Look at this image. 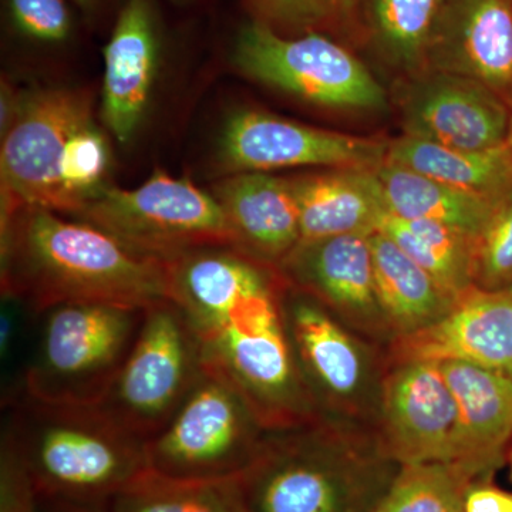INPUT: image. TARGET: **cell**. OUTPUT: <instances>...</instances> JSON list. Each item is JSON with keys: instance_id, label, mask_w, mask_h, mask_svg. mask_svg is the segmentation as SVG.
I'll use <instances>...</instances> for the list:
<instances>
[{"instance_id": "obj_1", "label": "cell", "mask_w": 512, "mask_h": 512, "mask_svg": "<svg viewBox=\"0 0 512 512\" xmlns=\"http://www.w3.org/2000/svg\"><path fill=\"white\" fill-rule=\"evenodd\" d=\"M2 295L33 312L73 302L147 309L171 301L167 259L89 222L35 207L2 215Z\"/></svg>"}, {"instance_id": "obj_2", "label": "cell", "mask_w": 512, "mask_h": 512, "mask_svg": "<svg viewBox=\"0 0 512 512\" xmlns=\"http://www.w3.org/2000/svg\"><path fill=\"white\" fill-rule=\"evenodd\" d=\"M399 468L376 431L318 420L269 431L235 481L248 512H375Z\"/></svg>"}, {"instance_id": "obj_3", "label": "cell", "mask_w": 512, "mask_h": 512, "mask_svg": "<svg viewBox=\"0 0 512 512\" xmlns=\"http://www.w3.org/2000/svg\"><path fill=\"white\" fill-rule=\"evenodd\" d=\"M2 409V443L15 451L40 497L107 505L148 470L146 441L100 406L16 399Z\"/></svg>"}, {"instance_id": "obj_4", "label": "cell", "mask_w": 512, "mask_h": 512, "mask_svg": "<svg viewBox=\"0 0 512 512\" xmlns=\"http://www.w3.org/2000/svg\"><path fill=\"white\" fill-rule=\"evenodd\" d=\"M284 278L190 323L202 365L228 380L268 430L320 420L303 383L281 311Z\"/></svg>"}, {"instance_id": "obj_5", "label": "cell", "mask_w": 512, "mask_h": 512, "mask_svg": "<svg viewBox=\"0 0 512 512\" xmlns=\"http://www.w3.org/2000/svg\"><path fill=\"white\" fill-rule=\"evenodd\" d=\"M146 309L73 302L37 313L16 399L99 406L133 348Z\"/></svg>"}, {"instance_id": "obj_6", "label": "cell", "mask_w": 512, "mask_h": 512, "mask_svg": "<svg viewBox=\"0 0 512 512\" xmlns=\"http://www.w3.org/2000/svg\"><path fill=\"white\" fill-rule=\"evenodd\" d=\"M281 311L296 366L320 419L377 433L387 349L357 335L313 296L288 284Z\"/></svg>"}, {"instance_id": "obj_7", "label": "cell", "mask_w": 512, "mask_h": 512, "mask_svg": "<svg viewBox=\"0 0 512 512\" xmlns=\"http://www.w3.org/2000/svg\"><path fill=\"white\" fill-rule=\"evenodd\" d=\"M269 431L228 380L202 365L177 412L147 441L148 470L180 480H234Z\"/></svg>"}, {"instance_id": "obj_8", "label": "cell", "mask_w": 512, "mask_h": 512, "mask_svg": "<svg viewBox=\"0 0 512 512\" xmlns=\"http://www.w3.org/2000/svg\"><path fill=\"white\" fill-rule=\"evenodd\" d=\"M238 72L296 99L335 111L382 113L390 94L365 62L320 32L284 36L247 23L235 39Z\"/></svg>"}, {"instance_id": "obj_9", "label": "cell", "mask_w": 512, "mask_h": 512, "mask_svg": "<svg viewBox=\"0 0 512 512\" xmlns=\"http://www.w3.org/2000/svg\"><path fill=\"white\" fill-rule=\"evenodd\" d=\"M76 220L103 229L140 254L161 259L200 248H235L227 215L214 194L160 170L133 190L107 185Z\"/></svg>"}, {"instance_id": "obj_10", "label": "cell", "mask_w": 512, "mask_h": 512, "mask_svg": "<svg viewBox=\"0 0 512 512\" xmlns=\"http://www.w3.org/2000/svg\"><path fill=\"white\" fill-rule=\"evenodd\" d=\"M202 372L197 336L173 301L148 306L133 348L99 404L120 426L147 441L184 402Z\"/></svg>"}, {"instance_id": "obj_11", "label": "cell", "mask_w": 512, "mask_h": 512, "mask_svg": "<svg viewBox=\"0 0 512 512\" xmlns=\"http://www.w3.org/2000/svg\"><path fill=\"white\" fill-rule=\"evenodd\" d=\"M92 121L89 90L53 86L25 93L15 123L2 136V215L20 207L66 215L63 163L76 131Z\"/></svg>"}, {"instance_id": "obj_12", "label": "cell", "mask_w": 512, "mask_h": 512, "mask_svg": "<svg viewBox=\"0 0 512 512\" xmlns=\"http://www.w3.org/2000/svg\"><path fill=\"white\" fill-rule=\"evenodd\" d=\"M389 138L360 137L282 119L261 110L229 117L218 144L224 174L282 168H372L386 161Z\"/></svg>"}, {"instance_id": "obj_13", "label": "cell", "mask_w": 512, "mask_h": 512, "mask_svg": "<svg viewBox=\"0 0 512 512\" xmlns=\"http://www.w3.org/2000/svg\"><path fill=\"white\" fill-rule=\"evenodd\" d=\"M393 101L404 136L463 150L507 144V101L471 77L427 69L394 80Z\"/></svg>"}, {"instance_id": "obj_14", "label": "cell", "mask_w": 512, "mask_h": 512, "mask_svg": "<svg viewBox=\"0 0 512 512\" xmlns=\"http://www.w3.org/2000/svg\"><path fill=\"white\" fill-rule=\"evenodd\" d=\"M370 235L301 241L278 271L286 284L313 296L343 325L387 349L396 336L377 298Z\"/></svg>"}, {"instance_id": "obj_15", "label": "cell", "mask_w": 512, "mask_h": 512, "mask_svg": "<svg viewBox=\"0 0 512 512\" xmlns=\"http://www.w3.org/2000/svg\"><path fill=\"white\" fill-rule=\"evenodd\" d=\"M377 434L400 466L456 463L457 402L439 362L387 360Z\"/></svg>"}, {"instance_id": "obj_16", "label": "cell", "mask_w": 512, "mask_h": 512, "mask_svg": "<svg viewBox=\"0 0 512 512\" xmlns=\"http://www.w3.org/2000/svg\"><path fill=\"white\" fill-rule=\"evenodd\" d=\"M387 360H458L512 380V289H468L430 328L394 340Z\"/></svg>"}, {"instance_id": "obj_17", "label": "cell", "mask_w": 512, "mask_h": 512, "mask_svg": "<svg viewBox=\"0 0 512 512\" xmlns=\"http://www.w3.org/2000/svg\"><path fill=\"white\" fill-rule=\"evenodd\" d=\"M429 69L484 83L512 103V0H443Z\"/></svg>"}, {"instance_id": "obj_18", "label": "cell", "mask_w": 512, "mask_h": 512, "mask_svg": "<svg viewBox=\"0 0 512 512\" xmlns=\"http://www.w3.org/2000/svg\"><path fill=\"white\" fill-rule=\"evenodd\" d=\"M160 59L151 0H126L104 47L101 116L111 136L130 143L146 116Z\"/></svg>"}, {"instance_id": "obj_19", "label": "cell", "mask_w": 512, "mask_h": 512, "mask_svg": "<svg viewBox=\"0 0 512 512\" xmlns=\"http://www.w3.org/2000/svg\"><path fill=\"white\" fill-rule=\"evenodd\" d=\"M439 365L457 402L456 464L477 481H488L510 451L512 380L458 360Z\"/></svg>"}, {"instance_id": "obj_20", "label": "cell", "mask_w": 512, "mask_h": 512, "mask_svg": "<svg viewBox=\"0 0 512 512\" xmlns=\"http://www.w3.org/2000/svg\"><path fill=\"white\" fill-rule=\"evenodd\" d=\"M235 249L278 269L301 242V218L291 181L269 173H238L215 184Z\"/></svg>"}, {"instance_id": "obj_21", "label": "cell", "mask_w": 512, "mask_h": 512, "mask_svg": "<svg viewBox=\"0 0 512 512\" xmlns=\"http://www.w3.org/2000/svg\"><path fill=\"white\" fill-rule=\"evenodd\" d=\"M376 170L325 168L289 178L298 202L301 241L377 231L387 208Z\"/></svg>"}, {"instance_id": "obj_22", "label": "cell", "mask_w": 512, "mask_h": 512, "mask_svg": "<svg viewBox=\"0 0 512 512\" xmlns=\"http://www.w3.org/2000/svg\"><path fill=\"white\" fill-rule=\"evenodd\" d=\"M443 0H356L360 35L394 80L429 69Z\"/></svg>"}, {"instance_id": "obj_23", "label": "cell", "mask_w": 512, "mask_h": 512, "mask_svg": "<svg viewBox=\"0 0 512 512\" xmlns=\"http://www.w3.org/2000/svg\"><path fill=\"white\" fill-rule=\"evenodd\" d=\"M377 298L396 340L430 328L453 308L450 295L384 232L370 235Z\"/></svg>"}, {"instance_id": "obj_24", "label": "cell", "mask_w": 512, "mask_h": 512, "mask_svg": "<svg viewBox=\"0 0 512 512\" xmlns=\"http://www.w3.org/2000/svg\"><path fill=\"white\" fill-rule=\"evenodd\" d=\"M386 161L488 200L501 201L512 190L508 144L490 150H463L402 134L390 138Z\"/></svg>"}, {"instance_id": "obj_25", "label": "cell", "mask_w": 512, "mask_h": 512, "mask_svg": "<svg viewBox=\"0 0 512 512\" xmlns=\"http://www.w3.org/2000/svg\"><path fill=\"white\" fill-rule=\"evenodd\" d=\"M376 173L389 214L403 220L441 222L474 238L483 232L500 202L458 190L390 161H384Z\"/></svg>"}, {"instance_id": "obj_26", "label": "cell", "mask_w": 512, "mask_h": 512, "mask_svg": "<svg viewBox=\"0 0 512 512\" xmlns=\"http://www.w3.org/2000/svg\"><path fill=\"white\" fill-rule=\"evenodd\" d=\"M377 229L426 269L454 299L473 288V235L441 222L403 220L389 212Z\"/></svg>"}, {"instance_id": "obj_27", "label": "cell", "mask_w": 512, "mask_h": 512, "mask_svg": "<svg viewBox=\"0 0 512 512\" xmlns=\"http://www.w3.org/2000/svg\"><path fill=\"white\" fill-rule=\"evenodd\" d=\"M110 512H248L237 481H192L144 471L107 504Z\"/></svg>"}, {"instance_id": "obj_28", "label": "cell", "mask_w": 512, "mask_h": 512, "mask_svg": "<svg viewBox=\"0 0 512 512\" xmlns=\"http://www.w3.org/2000/svg\"><path fill=\"white\" fill-rule=\"evenodd\" d=\"M476 478L456 463L400 466L375 512H464Z\"/></svg>"}, {"instance_id": "obj_29", "label": "cell", "mask_w": 512, "mask_h": 512, "mask_svg": "<svg viewBox=\"0 0 512 512\" xmlns=\"http://www.w3.org/2000/svg\"><path fill=\"white\" fill-rule=\"evenodd\" d=\"M356 0H248L255 22L279 35L299 36L348 23Z\"/></svg>"}, {"instance_id": "obj_30", "label": "cell", "mask_w": 512, "mask_h": 512, "mask_svg": "<svg viewBox=\"0 0 512 512\" xmlns=\"http://www.w3.org/2000/svg\"><path fill=\"white\" fill-rule=\"evenodd\" d=\"M473 284L484 291L512 289V190L476 238Z\"/></svg>"}, {"instance_id": "obj_31", "label": "cell", "mask_w": 512, "mask_h": 512, "mask_svg": "<svg viewBox=\"0 0 512 512\" xmlns=\"http://www.w3.org/2000/svg\"><path fill=\"white\" fill-rule=\"evenodd\" d=\"M12 28L40 45H62L73 35V18L66 0H5Z\"/></svg>"}, {"instance_id": "obj_32", "label": "cell", "mask_w": 512, "mask_h": 512, "mask_svg": "<svg viewBox=\"0 0 512 512\" xmlns=\"http://www.w3.org/2000/svg\"><path fill=\"white\" fill-rule=\"evenodd\" d=\"M37 495L28 471L15 451L0 446V512H36Z\"/></svg>"}, {"instance_id": "obj_33", "label": "cell", "mask_w": 512, "mask_h": 512, "mask_svg": "<svg viewBox=\"0 0 512 512\" xmlns=\"http://www.w3.org/2000/svg\"><path fill=\"white\" fill-rule=\"evenodd\" d=\"M464 512H512V494L478 481L468 488Z\"/></svg>"}, {"instance_id": "obj_34", "label": "cell", "mask_w": 512, "mask_h": 512, "mask_svg": "<svg viewBox=\"0 0 512 512\" xmlns=\"http://www.w3.org/2000/svg\"><path fill=\"white\" fill-rule=\"evenodd\" d=\"M23 97L25 93L18 92L8 80H2V109H0V133L5 136L12 124L18 117L20 107H22Z\"/></svg>"}, {"instance_id": "obj_35", "label": "cell", "mask_w": 512, "mask_h": 512, "mask_svg": "<svg viewBox=\"0 0 512 512\" xmlns=\"http://www.w3.org/2000/svg\"><path fill=\"white\" fill-rule=\"evenodd\" d=\"M39 495V494H37ZM36 512H110L107 505L72 503L55 498H37Z\"/></svg>"}, {"instance_id": "obj_36", "label": "cell", "mask_w": 512, "mask_h": 512, "mask_svg": "<svg viewBox=\"0 0 512 512\" xmlns=\"http://www.w3.org/2000/svg\"><path fill=\"white\" fill-rule=\"evenodd\" d=\"M100 0H74L77 6L83 10L84 13H92L96 10Z\"/></svg>"}, {"instance_id": "obj_37", "label": "cell", "mask_w": 512, "mask_h": 512, "mask_svg": "<svg viewBox=\"0 0 512 512\" xmlns=\"http://www.w3.org/2000/svg\"><path fill=\"white\" fill-rule=\"evenodd\" d=\"M510 110H511L510 130H508L507 144H508V147H510L511 151H512V103H511V106H510Z\"/></svg>"}, {"instance_id": "obj_38", "label": "cell", "mask_w": 512, "mask_h": 512, "mask_svg": "<svg viewBox=\"0 0 512 512\" xmlns=\"http://www.w3.org/2000/svg\"><path fill=\"white\" fill-rule=\"evenodd\" d=\"M507 460H508V464H510L511 477H512V446L510 447V451H508Z\"/></svg>"}]
</instances>
